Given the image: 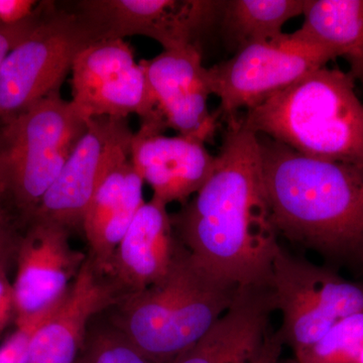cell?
<instances>
[{
  "label": "cell",
  "instance_id": "6da1fadb",
  "mask_svg": "<svg viewBox=\"0 0 363 363\" xmlns=\"http://www.w3.org/2000/svg\"><path fill=\"white\" fill-rule=\"evenodd\" d=\"M177 238L217 278L269 286L279 247L264 187L259 135L229 121L211 176L171 215Z\"/></svg>",
  "mask_w": 363,
  "mask_h": 363
},
{
  "label": "cell",
  "instance_id": "7a4b0ae2",
  "mask_svg": "<svg viewBox=\"0 0 363 363\" xmlns=\"http://www.w3.org/2000/svg\"><path fill=\"white\" fill-rule=\"evenodd\" d=\"M262 175L278 234L324 257L363 248V166L298 154L259 135Z\"/></svg>",
  "mask_w": 363,
  "mask_h": 363
},
{
  "label": "cell",
  "instance_id": "3957f363",
  "mask_svg": "<svg viewBox=\"0 0 363 363\" xmlns=\"http://www.w3.org/2000/svg\"><path fill=\"white\" fill-rule=\"evenodd\" d=\"M240 286L200 266L179 241L166 276L119 298L107 321L145 357L171 363L197 342L229 309Z\"/></svg>",
  "mask_w": 363,
  "mask_h": 363
},
{
  "label": "cell",
  "instance_id": "277c9868",
  "mask_svg": "<svg viewBox=\"0 0 363 363\" xmlns=\"http://www.w3.org/2000/svg\"><path fill=\"white\" fill-rule=\"evenodd\" d=\"M240 121L304 156L363 166V104L354 79L338 69L307 74Z\"/></svg>",
  "mask_w": 363,
  "mask_h": 363
},
{
  "label": "cell",
  "instance_id": "5b68a950",
  "mask_svg": "<svg viewBox=\"0 0 363 363\" xmlns=\"http://www.w3.org/2000/svg\"><path fill=\"white\" fill-rule=\"evenodd\" d=\"M86 126L60 92L0 123V206L25 228Z\"/></svg>",
  "mask_w": 363,
  "mask_h": 363
},
{
  "label": "cell",
  "instance_id": "8992f818",
  "mask_svg": "<svg viewBox=\"0 0 363 363\" xmlns=\"http://www.w3.org/2000/svg\"><path fill=\"white\" fill-rule=\"evenodd\" d=\"M98 40L75 11L44 2L42 18L0 69V123L60 92L79 52Z\"/></svg>",
  "mask_w": 363,
  "mask_h": 363
},
{
  "label": "cell",
  "instance_id": "52a82bcc",
  "mask_svg": "<svg viewBox=\"0 0 363 363\" xmlns=\"http://www.w3.org/2000/svg\"><path fill=\"white\" fill-rule=\"evenodd\" d=\"M269 286L281 315L278 333L295 355L314 345L343 318L363 312V286L281 247L272 262Z\"/></svg>",
  "mask_w": 363,
  "mask_h": 363
},
{
  "label": "cell",
  "instance_id": "ba28073f",
  "mask_svg": "<svg viewBox=\"0 0 363 363\" xmlns=\"http://www.w3.org/2000/svg\"><path fill=\"white\" fill-rule=\"evenodd\" d=\"M336 58L328 48L295 33L247 45L233 58L208 68L212 94L220 100L217 111L229 123L238 118L240 109L257 106Z\"/></svg>",
  "mask_w": 363,
  "mask_h": 363
},
{
  "label": "cell",
  "instance_id": "9c48e42d",
  "mask_svg": "<svg viewBox=\"0 0 363 363\" xmlns=\"http://www.w3.org/2000/svg\"><path fill=\"white\" fill-rule=\"evenodd\" d=\"M71 73V102L85 121L135 114L142 123H164L142 64L125 40H98L87 45L76 57Z\"/></svg>",
  "mask_w": 363,
  "mask_h": 363
},
{
  "label": "cell",
  "instance_id": "30bf717a",
  "mask_svg": "<svg viewBox=\"0 0 363 363\" xmlns=\"http://www.w3.org/2000/svg\"><path fill=\"white\" fill-rule=\"evenodd\" d=\"M133 133L128 118L87 121L84 133L28 223L55 224L71 233L82 229L87 208L105 177L130 157Z\"/></svg>",
  "mask_w": 363,
  "mask_h": 363
},
{
  "label": "cell",
  "instance_id": "8fae6325",
  "mask_svg": "<svg viewBox=\"0 0 363 363\" xmlns=\"http://www.w3.org/2000/svg\"><path fill=\"white\" fill-rule=\"evenodd\" d=\"M222 1L213 0H82L75 11L98 40L143 35L164 50L196 45L218 23Z\"/></svg>",
  "mask_w": 363,
  "mask_h": 363
},
{
  "label": "cell",
  "instance_id": "7c38bea8",
  "mask_svg": "<svg viewBox=\"0 0 363 363\" xmlns=\"http://www.w3.org/2000/svg\"><path fill=\"white\" fill-rule=\"evenodd\" d=\"M64 227L30 222L16 248L13 283L16 326L44 316L64 297L87 255L71 247Z\"/></svg>",
  "mask_w": 363,
  "mask_h": 363
},
{
  "label": "cell",
  "instance_id": "4fadbf2b",
  "mask_svg": "<svg viewBox=\"0 0 363 363\" xmlns=\"http://www.w3.org/2000/svg\"><path fill=\"white\" fill-rule=\"evenodd\" d=\"M119 298L116 286L87 255L64 297L33 330L21 363H77L93 320Z\"/></svg>",
  "mask_w": 363,
  "mask_h": 363
},
{
  "label": "cell",
  "instance_id": "5bb4252c",
  "mask_svg": "<svg viewBox=\"0 0 363 363\" xmlns=\"http://www.w3.org/2000/svg\"><path fill=\"white\" fill-rule=\"evenodd\" d=\"M140 64L167 126L204 143L211 138L220 116L208 109L209 70L203 65L198 45L164 50Z\"/></svg>",
  "mask_w": 363,
  "mask_h": 363
},
{
  "label": "cell",
  "instance_id": "9a60e30c",
  "mask_svg": "<svg viewBox=\"0 0 363 363\" xmlns=\"http://www.w3.org/2000/svg\"><path fill=\"white\" fill-rule=\"evenodd\" d=\"M164 121L142 123L133 133L130 161L143 183L152 188V199L168 207L185 204L213 172L216 156L205 143L185 135L167 136Z\"/></svg>",
  "mask_w": 363,
  "mask_h": 363
},
{
  "label": "cell",
  "instance_id": "2e32d148",
  "mask_svg": "<svg viewBox=\"0 0 363 363\" xmlns=\"http://www.w3.org/2000/svg\"><path fill=\"white\" fill-rule=\"evenodd\" d=\"M178 245L167 206L150 199L138 210L104 274L121 298L142 292L168 274Z\"/></svg>",
  "mask_w": 363,
  "mask_h": 363
},
{
  "label": "cell",
  "instance_id": "e0dca14e",
  "mask_svg": "<svg viewBox=\"0 0 363 363\" xmlns=\"http://www.w3.org/2000/svg\"><path fill=\"white\" fill-rule=\"evenodd\" d=\"M274 312L271 286H240L229 309L171 363H255Z\"/></svg>",
  "mask_w": 363,
  "mask_h": 363
},
{
  "label": "cell",
  "instance_id": "ac0fdd59",
  "mask_svg": "<svg viewBox=\"0 0 363 363\" xmlns=\"http://www.w3.org/2000/svg\"><path fill=\"white\" fill-rule=\"evenodd\" d=\"M143 184L130 157H128L105 177L87 208L82 224L89 250L87 255L104 274L145 203Z\"/></svg>",
  "mask_w": 363,
  "mask_h": 363
},
{
  "label": "cell",
  "instance_id": "d6986e66",
  "mask_svg": "<svg viewBox=\"0 0 363 363\" xmlns=\"http://www.w3.org/2000/svg\"><path fill=\"white\" fill-rule=\"evenodd\" d=\"M303 16L296 35L345 59L363 85V0H306Z\"/></svg>",
  "mask_w": 363,
  "mask_h": 363
},
{
  "label": "cell",
  "instance_id": "ffe728a7",
  "mask_svg": "<svg viewBox=\"0 0 363 363\" xmlns=\"http://www.w3.org/2000/svg\"><path fill=\"white\" fill-rule=\"evenodd\" d=\"M306 0H227L218 23L236 52L283 35L284 26L304 13Z\"/></svg>",
  "mask_w": 363,
  "mask_h": 363
},
{
  "label": "cell",
  "instance_id": "44dd1931",
  "mask_svg": "<svg viewBox=\"0 0 363 363\" xmlns=\"http://www.w3.org/2000/svg\"><path fill=\"white\" fill-rule=\"evenodd\" d=\"M363 350V312L343 318L314 345L295 355L297 363H355Z\"/></svg>",
  "mask_w": 363,
  "mask_h": 363
},
{
  "label": "cell",
  "instance_id": "7402d4cb",
  "mask_svg": "<svg viewBox=\"0 0 363 363\" xmlns=\"http://www.w3.org/2000/svg\"><path fill=\"white\" fill-rule=\"evenodd\" d=\"M94 320L77 363H159L145 357L108 321L96 325Z\"/></svg>",
  "mask_w": 363,
  "mask_h": 363
},
{
  "label": "cell",
  "instance_id": "603a6c76",
  "mask_svg": "<svg viewBox=\"0 0 363 363\" xmlns=\"http://www.w3.org/2000/svg\"><path fill=\"white\" fill-rule=\"evenodd\" d=\"M43 9H44V6L43 4H40L30 18L16 23V25L0 23V69L11 50L28 37L35 26L39 23L40 18H42Z\"/></svg>",
  "mask_w": 363,
  "mask_h": 363
},
{
  "label": "cell",
  "instance_id": "cb8c5ba5",
  "mask_svg": "<svg viewBox=\"0 0 363 363\" xmlns=\"http://www.w3.org/2000/svg\"><path fill=\"white\" fill-rule=\"evenodd\" d=\"M47 315L16 326V330L0 345V363H21L30 335Z\"/></svg>",
  "mask_w": 363,
  "mask_h": 363
},
{
  "label": "cell",
  "instance_id": "d4e9b609",
  "mask_svg": "<svg viewBox=\"0 0 363 363\" xmlns=\"http://www.w3.org/2000/svg\"><path fill=\"white\" fill-rule=\"evenodd\" d=\"M33 0H0V23L16 25L30 18L35 11Z\"/></svg>",
  "mask_w": 363,
  "mask_h": 363
},
{
  "label": "cell",
  "instance_id": "484cf974",
  "mask_svg": "<svg viewBox=\"0 0 363 363\" xmlns=\"http://www.w3.org/2000/svg\"><path fill=\"white\" fill-rule=\"evenodd\" d=\"M7 266L0 264V332L6 328L9 320L16 316L13 284L7 278Z\"/></svg>",
  "mask_w": 363,
  "mask_h": 363
},
{
  "label": "cell",
  "instance_id": "4316f807",
  "mask_svg": "<svg viewBox=\"0 0 363 363\" xmlns=\"http://www.w3.org/2000/svg\"><path fill=\"white\" fill-rule=\"evenodd\" d=\"M284 344L278 331H269L255 357V363H279Z\"/></svg>",
  "mask_w": 363,
  "mask_h": 363
},
{
  "label": "cell",
  "instance_id": "83f0119b",
  "mask_svg": "<svg viewBox=\"0 0 363 363\" xmlns=\"http://www.w3.org/2000/svg\"><path fill=\"white\" fill-rule=\"evenodd\" d=\"M21 235L18 233H13L0 235V264L7 266L9 259L13 255L16 257V248Z\"/></svg>",
  "mask_w": 363,
  "mask_h": 363
},
{
  "label": "cell",
  "instance_id": "f1b7e54d",
  "mask_svg": "<svg viewBox=\"0 0 363 363\" xmlns=\"http://www.w3.org/2000/svg\"><path fill=\"white\" fill-rule=\"evenodd\" d=\"M13 220V217L7 213L4 208L0 206V235L16 233V229H14V222Z\"/></svg>",
  "mask_w": 363,
  "mask_h": 363
},
{
  "label": "cell",
  "instance_id": "f546056e",
  "mask_svg": "<svg viewBox=\"0 0 363 363\" xmlns=\"http://www.w3.org/2000/svg\"><path fill=\"white\" fill-rule=\"evenodd\" d=\"M357 259L358 260V262H360V264H362V269H363V248H362V252H359V255H357Z\"/></svg>",
  "mask_w": 363,
  "mask_h": 363
},
{
  "label": "cell",
  "instance_id": "4dcf8cb0",
  "mask_svg": "<svg viewBox=\"0 0 363 363\" xmlns=\"http://www.w3.org/2000/svg\"><path fill=\"white\" fill-rule=\"evenodd\" d=\"M355 363H363V350L362 352L360 353L359 357L357 358V362Z\"/></svg>",
  "mask_w": 363,
  "mask_h": 363
}]
</instances>
